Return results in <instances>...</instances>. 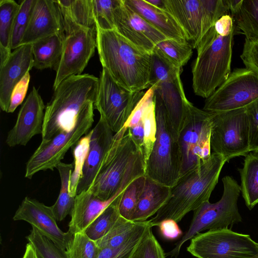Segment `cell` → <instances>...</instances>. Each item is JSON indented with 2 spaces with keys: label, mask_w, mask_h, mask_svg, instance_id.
<instances>
[{
  "label": "cell",
  "mask_w": 258,
  "mask_h": 258,
  "mask_svg": "<svg viewBox=\"0 0 258 258\" xmlns=\"http://www.w3.org/2000/svg\"><path fill=\"white\" fill-rule=\"evenodd\" d=\"M235 32L233 19L230 15H225L198 44L192 69V88L196 95L208 98L229 77Z\"/></svg>",
  "instance_id": "1"
},
{
  "label": "cell",
  "mask_w": 258,
  "mask_h": 258,
  "mask_svg": "<svg viewBox=\"0 0 258 258\" xmlns=\"http://www.w3.org/2000/svg\"><path fill=\"white\" fill-rule=\"evenodd\" d=\"M97 49L103 69L119 85L133 92L149 88L151 54L115 30L96 26Z\"/></svg>",
  "instance_id": "2"
},
{
  "label": "cell",
  "mask_w": 258,
  "mask_h": 258,
  "mask_svg": "<svg viewBox=\"0 0 258 258\" xmlns=\"http://www.w3.org/2000/svg\"><path fill=\"white\" fill-rule=\"evenodd\" d=\"M146 161L142 150L122 128L114 135L95 178L88 189L102 200L122 194L137 177L145 175Z\"/></svg>",
  "instance_id": "3"
},
{
  "label": "cell",
  "mask_w": 258,
  "mask_h": 258,
  "mask_svg": "<svg viewBox=\"0 0 258 258\" xmlns=\"http://www.w3.org/2000/svg\"><path fill=\"white\" fill-rule=\"evenodd\" d=\"M226 162L223 156L213 152L207 160L180 177L170 187L166 203L149 220L152 227L166 219L179 222L188 213L209 201Z\"/></svg>",
  "instance_id": "4"
},
{
  "label": "cell",
  "mask_w": 258,
  "mask_h": 258,
  "mask_svg": "<svg viewBox=\"0 0 258 258\" xmlns=\"http://www.w3.org/2000/svg\"><path fill=\"white\" fill-rule=\"evenodd\" d=\"M99 83V78L84 74L66 79L54 89L45 106L41 142L74 127L84 107L95 102Z\"/></svg>",
  "instance_id": "5"
},
{
  "label": "cell",
  "mask_w": 258,
  "mask_h": 258,
  "mask_svg": "<svg viewBox=\"0 0 258 258\" xmlns=\"http://www.w3.org/2000/svg\"><path fill=\"white\" fill-rule=\"evenodd\" d=\"M157 122L156 141L146 162L145 176L169 187L180 177L181 155L178 134L173 127L159 95L154 91Z\"/></svg>",
  "instance_id": "6"
},
{
  "label": "cell",
  "mask_w": 258,
  "mask_h": 258,
  "mask_svg": "<svg viewBox=\"0 0 258 258\" xmlns=\"http://www.w3.org/2000/svg\"><path fill=\"white\" fill-rule=\"evenodd\" d=\"M222 182L223 192L221 199L215 203L205 202L194 211L188 229L166 255L176 258L183 244L202 231L227 228L242 221L237 204L240 186L228 175L222 178Z\"/></svg>",
  "instance_id": "7"
},
{
  "label": "cell",
  "mask_w": 258,
  "mask_h": 258,
  "mask_svg": "<svg viewBox=\"0 0 258 258\" xmlns=\"http://www.w3.org/2000/svg\"><path fill=\"white\" fill-rule=\"evenodd\" d=\"M187 41L196 48L204 35L222 16L230 12L228 0H163Z\"/></svg>",
  "instance_id": "8"
},
{
  "label": "cell",
  "mask_w": 258,
  "mask_h": 258,
  "mask_svg": "<svg viewBox=\"0 0 258 258\" xmlns=\"http://www.w3.org/2000/svg\"><path fill=\"white\" fill-rule=\"evenodd\" d=\"M213 113L200 109L188 102L184 121L178 133L181 155L180 177L210 157Z\"/></svg>",
  "instance_id": "9"
},
{
  "label": "cell",
  "mask_w": 258,
  "mask_h": 258,
  "mask_svg": "<svg viewBox=\"0 0 258 258\" xmlns=\"http://www.w3.org/2000/svg\"><path fill=\"white\" fill-rule=\"evenodd\" d=\"M95 102L87 104L80 113L74 127L49 141L41 142L26 163L25 177L31 179L40 171L53 170L68 150L89 133L94 122Z\"/></svg>",
  "instance_id": "10"
},
{
  "label": "cell",
  "mask_w": 258,
  "mask_h": 258,
  "mask_svg": "<svg viewBox=\"0 0 258 258\" xmlns=\"http://www.w3.org/2000/svg\"><path fill=\"white\" fill-rule=\"evenodd\" d=\"M213 113L210 143L214 153L228 162L250 152L245 107Z\"/></svg>",
  "instance_id": "11"
},
{
  "label": "cell",
  "mask_w": 258,
  "mask_h": 258,
  "mask_svg": "<svg viewBox=\"0 0 258 258\" xmlns=\"http://www.w3.org/2000/svg\"><path fill=\"white\" fill-rule=\"evenodd\" d=\"M187 251L197 258H249L258 252V243L227 228L197 234Z\"/></svg>",
  "instance_id": "12"
},
{
  "label": "cell",
  "mask_w": 258,
  "mask_h": 258,
  "mask_svg": "<svg viewBox=\"0 0 258 258\" xmlns=\"http://www.w3.org/2000/svg\"><path fill=\"white\" fill-rule=\"evenodd\" d=\"M145 93L143 91L133 92L126 89L102 68L94 108L116 134L123 128Z\"/></svg>",
  "instance_id": "13"
},
{
  "label": "cell",
  "mask_w": 258,
  "mask_h": 258,
  "mask_svg": "<svg viewBox=\"0 0 258 258\" xmlns=\"http://www.w3.org/2000/svg\"><path fill=\"white\" fill-rule=\"evenodd\" d=\"M258 98V75L247 68L236 69L208 98L203 110L220 112L244 108Z\"/></svg>",
  "instance_id": "14"
},
{
  "label": "cell",
  "mask_w": 258,
  "mask_h": 258,
  "mask_svg": "<svg viewBox=\"0 0 258 258\" xmlns=\"http://www.w3.org/2000/svg\"><path fill=\"white\" fill-rule=\"evenodd\" d=\"M96 48V29L79 27L65 35L60 58L53 69V90L66 79L82 74Z\"/></svg>",
  "instance_id": "15"
},
{
  "label": "cell",
  "mask_w": 258,
  "mask_h": 258,
  "mask_svg": "<svg viewBox=\"0 0 258 258\" xmlns=\"http://www.w3.org/2000/svg\"><path fill=\"white\" fill-rule=\"evenodd\" d=\"M13 218L14 221L22 220L30 223L64 251L73 239L74 235L69 231L63 232L58 227L51 207L35 199L26 197Z\"/></svg>",
  "instance_id": "16"
},
{
  "label": "cell",
  "mask_w": 258,
  "mask_h": 258,
  "mask_svg": "<svg viewBox=\"0 0 258 258\" xmlns=\"http://www.w3.org/2000/svg\"><path fill=\"white\" fill-rule=\"evenodd\" d=\"M115 30L140 50L151 54L156 45L168 39L121 0L114 12Z\"/></svg>",
  "instance_id": "17"
},
{
  "label": "cell",
  "mask_w": 258,
  "mask_h": 258,
  "mask_svg": "<svg viewBox=\"0 0 258 258\" xmlns=\"http://www.w3.org/2000/svg\"><path fill=\"white\" fill-rule=\"evenodd\" d=\"M45 106L33 87L18 114L14 126L8 132L6 143L10 147L26 146L35 136L42 134Z\"/></svg>",
  "instance_id": "18"
},
{
  "label": "cell",
  "mask_w": 258,
  "mask_h": 258,
  "mask_svg": "<svg viewBox=\"0 0 258 258\" xmlns=\"http://www.w3.org/2000/svg\"><path fill=\"white\" fill-rule=\"evenodd\" d=\"M63 34L62 17L56 1L34 0L21 45L32 44L52 35Z\"/></svg>",
  "instance_id": "19"
},
{
  "label": "cell",
  "mask_w": 258,
  "mask_h": 258,
  "mask_svg": "<svg viewBox=\"0 0 258 258\" xmlns=\"http://www.w3.org/2000/svg\"><path fill=\"white\" fill-rule=\"evenodd\" d=\"M33 67L31 44L14 50L0 66V107L3 111L7 112L14 88Z\"/></svg>",
  "instance_id": "20"
},
{
  "label": "cell",
  "mask_w": 258,
  "mask_h": 258,
  "mask_svg": "<svg viewBox=\"0 0 258 258\" xmlns=\"http://www.w3.org/2000/svg\"><path fill=\"white\" fill-rule=\"evenodd\" d=\"M89 149L77 190V195L87 190L93 182L99 167L112 142L114 135L104 118H100L92 130Z\"/></svg>",
  "instance_id": "21"
},
{
  "label": "cell",
  "mask_w": 258,
  "mask_h": 258,
  "mask_svg": "<svg viewBox=\"0 0 258 258\" xmlns=\"http://www.w3.org/2000/svg\"><path fill=\"white\" fill-rule=\"evenodd\" d=\"M124 4L168 39L188 42L184 31L173 15L165 9L156 7L145 0H123Z\"/></svg>",
  "instance_id": "22"
},
{
  "label": "cell",
  "mask_w": 258,
  "mask_h": 258,
  "mask_svg": "<svg viewBox=\"0 0 258 258\" xmlns=\"http://www.w3.org/2000/svg\"><path fill=\"white\" fill-rule=\"evenodd\" d=\"M122 194L108 200L98 198L89 190L77 195L71 214L68 231L73 235L84 232L90 224Z\"/></svg>",
  "instance_id": "23"
},
{
  "label": "cell",
  "mask_w": 258,
  "mask_h": 258,
  "mask_svg": "<svg viewBox=\"0 0 258 258\" xmlns=\"http://www.w3.org/2000/svg\"><path fill=\"white\" fill-rule=\"evenodd\" d=\"M180 75L154 86L155 92L161 98L170 120L178 134L183 124L186 106L189 101L185 95Z\"/></svg>",
  "instance_id": "24"
},
{
  "label": "cell",
  "mask_w": 258,
  "mask_h": 258,
  "mask_svg": "<svg viewBox=\"0 0 258 258\" xmlns=\"http://www.w3.org/2000/svg\"><path fill=\"white\" fill-rule=\"evenodd\" d=\"M62 17L63 35L75 29H96L92 0L56 1Z\"/></svg>",
  "instance_id": "25"
},
{
  "label": "cell",
  "mask_w": 258,
  "mask_h": 258,
  "mask_svg": "<svg viewBox=\"0 0 258 258\" xmlns=\"http://www.w3.org/2000/svg\"><path fill=\"white\" fill-rule=\"evenodd\" d=\"M170 187L147 177L131 221L143 222L156 214L170 196Z\"/></svg>",
  "instance_id": "26"
},
{
  "label": "cell",
  "mask_w": 258,
  "mask_h": 258,
  "mask_svg": "<svg viewBox=\"0 0 258 258\" xmlns=\"http://www.w3.org/2000/svg\"><path fill=\"white\" fill-rule=\"evenodd\" d=\"M229 8L236 30L246 39L258 42V0H230Z\"/></svg>",
  "instance_id": "27"
},
{
  "label": "cell",
  "mask_w": 258,
  "mask_h": 258,
  "mask_svg": "<svg viewBox=\"0 0 258 258\" xmlns=\"http://www.w3.org/2000/svg\"><path fill=\"white\" fill-rule=\"evenodd\" d=\"M64 38L63 33H56L32 44L34 68L40 70L54 69L62 54Z\"/></svg>",
  "instance_id": "28"
},
{
  "label": "cell",
  "mask_w": 258,
  "mask_h": 258,
  "mask_svg": "<svg viewBox=\"0 0 258 258\" xmlns=\"http://www.w3.org/2000/svg\"><path fill=\"white\" fill-rule=\"evenodd\" d=\"M240 174V190L247 207L251 210L258 204V152H250L245 156Z\"/></svg>",
  "instance_id": "29"
},
{
  "label": "cell",
  "mask_w": 258,
  "mask_h": 258,
  "mask_svg": "<svg viewBox=\"0 0 258 258\" xmlns=\"http://www.w3.org/2000/svg\"><path fill=\"white\" fill-rule=\"evenodd\" d=\"M150 226L152 225L149 220L135 222L126 220L120 215L109 232L95 242L99 248H117L125 244L139 231Z\"/></svg>",
  "instance_id": "30"
},
{
  "label": "cell",
  "mask_w": 258,
  "mask_h": 258,
  "mask_svg": "<svg viewBox=\"0 0 258 258\" xmlns=\"http://www.w3.org/2000/svg\"><path fill=\"white\" fill-rule=\"evenodd\" d=\"M19 7L20 4L13 0L0 1V66L5 63L12 52L11 37Z\"/></svg>",
  "instance_id": "31"
},
{
  "label": "cell",
  "mask_w": 258,
  "mask_h": 258,
  "mask_svg": "<svg viewBox=\"0 0 258 258\" xmlns=\"http://www.w3.org/2000/svg\"><path fill=\"white\" fill-rule=\"evenodd\" d=\"M73 164L60 162L56 168L57 169L61 181L58 197L51 208L57 221H62L73 211L75 197L70 194V179L73 169Z\"/></svg>",
  "instance_id": "32"
},
{
  "label": "cell",
  "mask_w": 258,
  "mask_h": 258,
  "mask_svg": "<svg viewBox=\"0 0 258 258\" xmlns=\"http://www.w3.org/2000/svg\"><path fill=\"white\" fill-rule=\"evenodd\" d=\"M151 54L149 76L150 86L175 78L182 69L175 67L164 55L155 47Z\"/></svg>",
  "instance_id": "33"
},
{
  "label": "cell",
  "mask_w": 258,
  "mask_h": 258,
  "mask_svg": "<svg viewBox=\"0 0 258 258\" xmlns=\"http://www.w3.org/2000/svg\"><path fill=\"white\" fill-rule=\"evenodd\" d=\"M122 195L86 228L85 232L90 239L96 241L102 238L115 223L120 216L118 206Z\"/></svg>",
  "instance_id": "34"
},
{
  "label": "cell",
  "mask_w": 258,
  "mask_h": 258,
  "mask_svg": "<svg viewBox=\"0 0 258 258\" xmlns=\"http://www.w3.org/2000/svg\"><path fill=\"white\" fill-rule=\"evenodd\" d=\"M175 67L182 69L192 54V47L189 42L180 43L167 39L155 46Z\"/></svg>",
  "instance_id": "35"
},
{
  "label": "cell",
  "mask_w": 258,
  "mask_h": 258,
  "mask_svg": "<svg viewBox=\"0 0 258 258\" xmlns=\"http://www.w3.org/2000/svg\"><path fill=\"white\" fill-rule=\"evenodd\" d=\"M92 130L83 137L75 145L73 149L74 158L73 169L70 179V194L76 197L77 190L82 177L85 162L88 153Z\"/></svg>",
  "instance_id": "36"
},
{
  "label": "cell",
  "mask_w": 258,
  "mask_h": 258,
  "mask_svg": "<svg viewBox=\"0 0 258 258\" xmlns=\"http://www.w3.org/2000/svg\"><path fill=\"white\" fill-rule=\"evenodd\" d=\"M146 177L139 176L134 179L123 191L119 203L120 215L131 220L135 211L141 195L144 189Z\"/></svg>",
  "instance_id": "37"
},
{
  "label": "cell",
  "mask_w": 258,
  "mask_h": 258,
  "mask_svg": "<svg viewBox=\"0 0 258 258\" xmlns=\"http://www.w3.org/2000/svg\"><path fill=\"white\" fill-rule=\"evenodd\" d=\"M100 248L84 232L75 234L64 251L67 258H96Z\"/></svg>",
  "instance_id": "38"
},
{
  "label": "cell",
  "mask_w": 258,
  "mask_h": 258,
  "mask_svg": "<svg viewBox=\"0 0 258 258\" xmlns=\"http://www.w3.org/2000/svg\"><path fill=\"white\" fill-rule=\"evenodd\" d=\"M121 0H92L96 26L103 30H115L114 12Z\"/></svg>",
  "instance_id": "39"
},
{
  "label": "cell",
  "mask_w": 258,
  "mask_h": 258,
  "mask_svg": "<svg viewBox=\"0 0 258 258\" xmlns=\"http://www.w3.org/2000/svg\"><path fill=\"white\" fill-rule=\"evenodd\" d=\"M34 0H24L20 4L11 37V48L15 50L21 46L27 29Z\"/></svg>",
  "instance_id": "40"
},
{
  "label": "cell",
  "mask_w": 258,
  "mask_h": 258,
  "mask_svg": "<svg viewBox=\"0 0 258 258\" xmlns=\"http://www.w3.org/2000/svg\"><path fill=\"white\" fill-rule=\"evenodd\" d=\"M141 119L144 132L143 154L146 162L153 148L157 133L154 98L145 108Z\"/></svg>",
  "instance_id": "41"
},
{
  "label": "cell",
  "mask_w": 258,
  "mask_h": 258,
  "mask_svg": "<svg viewBox=\"0 0 258 258\" xmlns=\"http://www.w3.org/2000/svg\"><path fill=\"white\" fill-rule=\"evenodd\" d=\"M26 238L34 246L40 258H67L64 251L42 235L34 227Z\"/></svg>",
  "instance_id": "42"
},
{
  "label": "cell",
  "mask_w": 258,
  "mask_h": 258,
  "mask_svg": "<svg viewBox=\"0 0 258 258\" xmlns=\"http://www.w3.org/2000/svg\"><path fill=\"white\" fill-rule=\"evenodd\" d=\"M150 228H152V226L142 229L119 247L100 248L96 258H132L138 245Z\"/></svg>",
  "instance_id": "43"
},
{
  "label": "cell",
  "mask_w": 258,
  "mask_h": 258,
  "mask_svg": "<svg viewBox=\"0 0 258 258\" xmlns=\"http://www.w3.org/2000/svg\"><path fill=\"white\" fill-rule=\"evenodd\" d=\"M163 249L150 228L138 245L132 258H165Z\"/></svg>",
  "instance_id": "44"
},
{
  "label": "cell",
  "mask_w": 258,
  "mask_h": 258,
  "mask_svg": "<svg viewBox=\"0 0 258 258\" xmlns=\"http://www.w3.org/2000/svg\"><path fill=\"white\" fill-rule=\"evenodd\" d=\"M249 130L251 152L258 151V98L245 107Z\"/></svg>",
  "instance_id": "45"
},
{
  "label": "cell",
  "mask_w": 258,
  "mask_h": 258,
  "mask_svg": "<svg viewBox=\"0 0 258 258\" xmlns=\"http://www.w3.org/2000/svg\"><path fill=\"white\" fill-rule=\"evenodd\" d=\"M240 57L246 68L258 75V42L245 38Z\"/></svg>",
  "instance_id": "46"
},
{
  "label": "cell",
  "mask_w": 258,
  "mask_h": 258,
  "mask_svg": "<svg viewBox=\"0 0 258 258\" xmlns=\"http://www.w3.org/2000/svg\"><path fill=\"white\" fill-rule=\"evenodd\" d=\"M30 80L29 72L20 81L14 88L11 96L10 102L7 113H13L24 101Z\"/></svg>",
  "instance_id": "47"
},
{
  "label": "cell",
  "mask_w": 258,
  "mask_h": 258,
  "mask_svg": "<svg viewBox=\"0 0 258 258\" xmlns=\"http://www.w3.org/2000/svg\"><path fill=\"white\" fill-rule=\"evenodd\" d=\"M161 236L165 239L173 240L181 237L183 233L177 223L172 219H166L158 225Z\"/></svg>",
  "instance_id": "48"
},
{
  "label": "cell",
  "mask_w": 258,
  "mask_h": 258,
  "mask_svg": "<svg viewBox=\"0 0 258 258\" xmlns=\"http://www.w3.org/2000/svg\"><path fill=\"white\" fill-rule=\"evenodd\" d=\"M133 140L143 152L144 132L142 119L136 125L127 129Z\"/></svg>",
  "instance_id": "49"
},
{
  "label": "cell",
  "mask_w": 258,
  "mask_h": 258,
  "mask_svg": "<svg viewBox=\"0 0 258 258\" xmlns=\"http://www.w3.org/2000/svg\"><path fill=\"white\" fill-rule=\"evenodd\" d=\"M22 258H40L34 246L28 242L25 248V251Z\"/></svg>",
  "instance_id": "50"
},
{
  "label": "cell",
  "mask_w": 258,
  "mask_h": 258,
  "mask_svg": "<svg viewBox=\"0 0 258 258\" xmlns=\"http://www.w3.org/2000/svg\"><path fill=\"white\" fill-rule=\"evenodd\" d=\"M149 4L160 9H165L163 0H145Z\"/></svg>",
  "instance_id": "51"
},
{
  "label": "cell",
  "mask_w": 258,
  "mask_h": 258,
  "mask_svg": "<svg viewBox=\"0 0 258 258\" xmlns=\"http://www.w3.org/2000/svg\"><path fill=\"white\" fill-rule=\"evenodd\" d=\"M249 258H258V252Z\"/></svg>",
  "instance_id": "52"
},
{
  "label": "cell",
  "mask_w": 258,
  "mask_h": 258,
  "mask_svg": "<svg viewBox=\"0 0 258 258\" xmlns=\"http://www.w3.org/2000/svg\"><path fill=\"white\" fill-rule=\"evenodd\" d=\"M256 152H258V151H256Z\"/></svg>",
  "instance_id": "53"
}]
</instances>
